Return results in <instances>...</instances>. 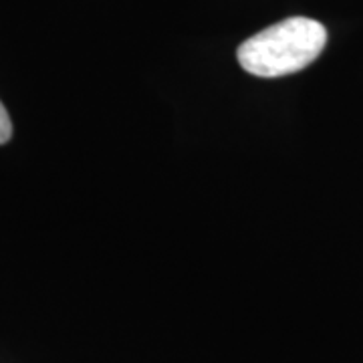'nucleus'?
I'll return each instance as SVG.
<instances>
[{
  "mask_svg": "<svg viewBox=\"0 0 363 363\" xmlns=\"http://www.w3.org/2000/svg\"><path fill=\"white\" fill-rule=\"evenodd\" d=\"M327 30L307 16H291L247 39L236 51L240 67L257 77H285L303 71L323 52Z\"/></svg>",
  "mask_w": 363,
  "mask_h": 363,
  "instance_id": "f257e3e1",
  "label": "nucleus"
},
{
  "mask_svg": "<svg viewBox=\"0 0 363 363\" xmlns=\"http://www.w3.org/2000/svg\"><path fill=\"white\" fill-rule=\"evenodd\" d=\"M11 138H13V121H11L6 107L0 101V145L9 142Z\"/></svg>",
  "mask_w": 363,
  "mask_h": 363,
  "instance_id": "f03ea898",
  "label": "nucleus"
}]
</instances>
